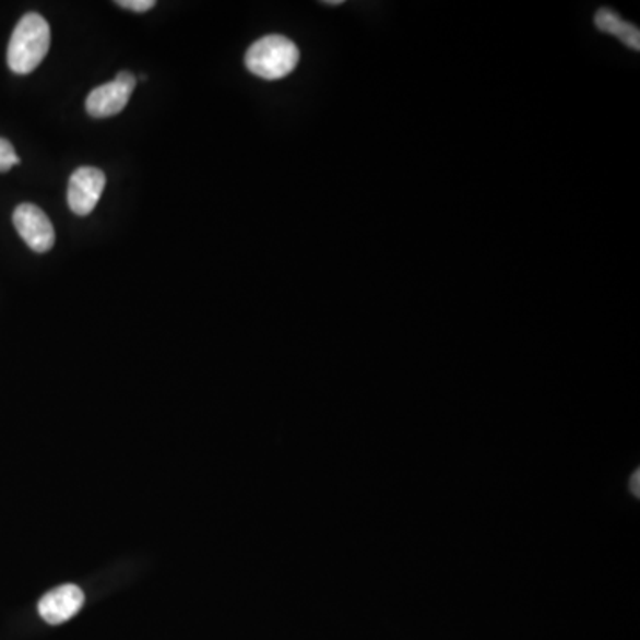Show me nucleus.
<instances>
[{"label": "nucleus", "mask_w": 640, "mask_h": 640, "mask_svg": "<svg viewBox=\"0 0 640 640\" xmlns=\"http://www.w3.org/2000/svg\"><path fill=\"white\" fill-rule=\"evenodd\" d=\"M48 48H50V25L38 13H27L11 34L8 67L11 72L27 75L47 58Z\"/></svg>", "instance_id": "nucleus-1"}, {"label": "nucleus", "mask_w": 640, "mask_h": 640, "mask_svg": "<svg viewBox=\"0 0 640 640\" xmlns=\"http://www.w3.org/2000/svg\"><path fill=\"white\" fill-rule=\"evenodd\" d=\"M299 62V48L282 34H269L254 42L246 54V68L265 81L291 75Z\"/></svg>", "instance_id": "nucleus-2"}, {"label": "nucleus", "mask_w": 640, "mask_h": 640, "mask_svg": "<svg viewBox=\"0 0 640 640\" xmlns=\"http://www.w3.org/2000/svg\"><path fill=\"white\" fill-rule=\"evenodd\" d=\"M13 225L25 245L29 246L36 253H47L56 245V232L52 223L48 220L39 206L33 203H24L16 206L13 214Z\"/></svg>", "instance_id": "nucleus-3"}, {"label": "nucleus", "mask_w": 640, "mask_h": 640, "mask_svg": "<svg viewBox=\"0 0 640 640\" xmlns=\"http://www.w3.org/2000/svg\"><path fill=\"white\" fill-rule=\"evenodd\" d=\"M106 189V175L98 168L84 166L76 169L68 183V205L73 214L90 215Z\"/></svg>", "instance_id": "nucleus-4"}, {"label": "nucleus", "mask_w": 640, "mask_h": 640, "mask_svg": "<svg viewBox=\"0 0 640 640\" xmlns=\"http://www.w3.org/2000/svg\"><path fill=\"white\" fill-rule=\"evenodd\" d=\"M82 605H84L82 589L73 583H67L45 594L39 600L38 612L48 625H61L79 614Z\"/></svg>", "instance_id": "nucleus-5"}, {"label": "nucleus", "mask_w": 640, "mask_h": 640, "mask_svg": "<svg viewBox=\"0 0 640 640\" xmlns=\"http://www.w3.org/2000/svg\"><path fill=\"white\" fill-rule=\"evenodd\" d=\"M132 92L121 86L120 82H107L104 86L96 87L86 98L87 115L96 120L120 115L129 104Z\"/></svg>", "instance_id": "nucleus-6"}, {"label": "nucleus", "mask_w": 640, "mask_h": 640, "mask_svg": "<svg viewBox=\"0 0 640 640\" xmlns=\"http://www.w3.org/2000/svg\"><path fill=\"white\" fill-rule=\"evenodd\" d=\"M596 25L597 29L603 31V33L612 34V36L621 39L623 44L628 45V47L633 48V50H639V27L630 24V22H625V20L619 19L614 11L607 10V8L597 11Z\"/></svg>", "instance_id": "nucleus-7"}, {"label": "nucleus", "mask_w": 640, "mask_h": 640, "mask_svg": "<svg viewBox=\"0 0 640 640\" xmlns=\"http://www.w3.org/2000/svg\"><path fill=\"white\" fill-rule=\"evenodd\" d=\"M16 164H20V158L13 144L8 139L0 138V173L10 171Z\"/></svg>", "instance_id": "nucleus-8"}, {"label": "nucleus", "mask_w": 640, "mask_h": 640, "mask_svg": "<svg viewBox=\"0 0 640 640\" xmlns=\"http://www.w3.org/2000/svg\"><path fill=\"white\" fill-rule=\"evenodd\" d=\"M116 4L123 8V10L134 11V13H146V11L155 8V0H120Z\"/></svg>", "instance_id": "nucleus-9"}, {"label": "nucleus", "mask_w": 640, "mask_h": 640, "mask_svg": "<svg viewBox=\"0 0 640 640\" xmlns=\"http://www.w3.org/2000/svg\"><path fill=\"white\" fill-rule=\"evenodd\" d=\"M116 82H120L121 86L127 87L130 92H134L135 84H138V79L130 72H120L116 75Z\"/></svg>", "instance_id": "nucleus-10"}, {"label": "nucleus", "mask_w": 640, "mask_h": 640, "mask_svg": "<svg viewBox=\"0 0 640 640\" xmlns=\"http://www.w3.org/2000/svg\"><path fill=\"white\" fill-rule=\"evenodd\" d=\"M636 483H631V486H633V484H636V495H639V472L636 473Z\"/></svg>", "instance_id": "nucleus-11"}, {"label": "nucleus", "mask_w": 640, "mask_h": 640, "mask_svg": "<svg viewBox=\"0 0 640 640\" xmlns=\"http://www.w3.org/2000/svg\"><path fill=\"white\" fill-rule=\"evenodd\" d=\"M325 5H340L342 0H333V2H324Z\"/></svg>", "instance_id": "nucleus-12"}]
</instances>
